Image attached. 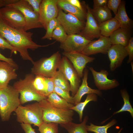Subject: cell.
I'll return each instance as SVG.
<instances>
[{"label": "cell", "instance_id": "6da1fadb", "mask_svg": "<svg viewBox=\"0 0 133 133\" xmlns=\"http://www.w3.org/2000/svg\"><path fill=\"white\" fill-rule=\"evenodd\" d=\"M0 34L17 49L23 59L29 60L33 64L34 62L30 56L28 49L34 50L39 48L51 45L50 43L41 45L36 44L32 40L33 33L11 27L4 20L0 12Z\"/></svg>", "mask_w": 133, "mask_h": 133}, {"label": "cell", "instance_id": "7a4b0ae2", "mask_svg": "<svg viewBox=\"0 0 133 133\" xmlns=\"http://www.w3.org/2000/svg\"><path fill=\"white\" fill-rule=\"evenodd\" d=\"M19 95L13 86L9 85L0 90V116L2 121L8 120L12 113L21 105Z\"/></svg>", "mask_w": 133, "mask_h": 133}, {"label": "cell", "instance_id": "3957f363", "mask_svg": "<svg viewBox=\"0 0 133 133\" xmlns=\"http://www.w3.org/2000/svg\"><path fill=\"white\" fill-rule=\"evenodd\" d=\"M17 121L39 127L43 123V110L39 102L24 106L20 105L15 112Z\"/></svg>", "mask_w": 133, "mask_h": 133}, {"label": "cell", "instance_id": "277c9868", "mask_svg": "<svg viewBox=\"0 0 133 133\" xmlns=\"http://www.w3.org/2000/svg\"><path fill=\"white\" fill-rule=\"evenodd\" d=\"M43 110V122L63 124L73 120L74 111L72 110H64L52 105L47 99L39 102Z\"/></svg>", "mask_w": 133, "mask_h": 133}, {"label": "cell", "instance_id": "5b68a950", "mask_svg": "<svg viewBox=\"0 0 133 133\" xmlns=\"http://www.w3.org/2000/svg\"><path fill=\"white\" fill-rule=\"evenodd\" d=\"M34 75L32 73L27 74L24 78L20 79L14 84L13 87L20 95V104L29 101H36L39 102L47 98L38 93L33 85Z\"/></svg>", "mask_w": 133, "mask_h": 133}, {"label": "cell", "instance_id": "8992f818", "mask_svg": "<svg viewBox=\"0 0 133 133\" xmlns=\"http://www.w3.org/2000/svg\"><path fill=\"white\" fill-rule=\"evenodd\" d=\"M59 51L49 57H45L34 62L31 73L48 78H52L58 69L61 59Z\"/></svg>", "mask_w": 133, "mask_h": 133}, {"label": "cell", "instance_id": "52a82bcc", "mask_svg": "<svg viewBox=\"0 0 133 133\" xmlns=\"http://www.w3.org/2000/svg\"><path fill=\"white\" fill-rule=\"evenodd\" d=\"M19 10L24 16L25 21L24 31L36 28H43L39 18V13L34 11L26 0H18L17 2L7 5Z\"/></svg>", "mask_w": 133, "mask_h": 133}, {"label": "cell", "instance_id": "ba28073f", "mask_svg": "<svg viewBox=\"0 0 133 133\" xmlns=\"http://www.w3.org/2000/svg\"><path fill=\"white\" fill-rule=\"evenodd\" d=\"M56 18L68 35L78 34L85 24L74 15L66 14L60 9Z\"/></svg>", "mask_w": 133, "mask_h": 133}, {"label": "cell", "instance_id": "9c48e42d", "mask_svg": "<svg viewBox=\"0 0 133 133\" xmlns=\"http://www.w3.org/2000/svg\"><path fill=\"white\" fill-rule=\"evenodd\" d=\"M1 16L4 21L11 27L24 30L25 21L22 12L13 7L6 6L0 9Z\"/></svg>", "mask_w": 133, "mask_h": 133}, {"label": "cell", "instance_id": "30bf717a", "mask_svg": "<svg viewBox=\"0 0 133 133\" xmlns=\"http://www.w3.org/2000/svg\"><path fill=\"white\" fill-rule=\"evenodd\" d=\"M58 69L61 70L70 82L72 97L76 94L80 85V78L71 62L65 56L61 58Z\"/></svg>", "mask_w": 133, "mask_h": 133}, {"label": "cell", "instance_id": "8fae6325", "mask_svg": "<svg viewBox=\"0 0 133 133\" xmlns=\"http://www.w3.org/2000/svg\"><path fill=\"white\" fill-rule=\"evenodd\" d=\"M58 0H42L40 6L39 13L40 21L46 30L49 22L57 18L58 10Z\"/></svg>", "mask_w": 133, "mask_h": 133}, {"label": "cell", "instance_id": "7c38bea8", "mask_svg": "<svg viewBox=\"0 0 133 133\" xmlns=\"http://www.w3.org/2000/svg\"><path fill=\"white\" fill-rule=\"evenodd\" d=\"M86 22L83 29L78 34L87 40L92 41L95 38H99L101 35L98 24L93 16L91 8L86 6Z\"/></svg>", "mask_w": 133, "mask_h": 133}, {"label": "cell", "instance_id": "4fadbf2b", "mask_svg": "<svg viewBox=\"0 0 133 133\" xmlns=\"http://www.w3.org/2000/svg\"><path fill=\"white\" fill-rule=\"evenodd\" d=\"M91 41L78 34H71L68 35L59 47L66 52H81Z\"/></svg>", "mask_w": 133, "mask_h": 133}, {"label": "cell", "instance_id": "5bb4252c", "mask_svg": "<svg viewBox=\"0 0 133 133\" xmlns=\"http://www.w3.org/2000/svg\"><path fill=\"white\" fill-rule=\"evenodd\" d=\"M94 80V82L98 89L101 91L107 90L118 86L119 83L116 79H109L107 78L109 72L107 70L102 69L98 72L93 67L89 68Z\"/></svg>", "mask_w": 133, "mask_h": 133}, {"label": "cell", "instance_id": "9a60e30c", "mask_svg": "<svg viewBox=\"0 0 133 133\" xmlns=\"http://www.w3.org/2000/svg\"><path fill=\"white\" fill-rule=\"evenodd\" d=\"M62 54L72 64L80 78L83 76V71L86 64L93 62L95 59V58L89 57L81 52H64Z\"/></svg>", "mask_w": 133, "mask_h": 133}, {"label": "cell", "instance_id": "2e32d148", "mask_svg": "<svg viewBox=\"0 0 133 133\" xmlns=\"http://www.w3.org/2000/svg\"><path fill=\"white\" fill-rule=\"evenodd\" d=\"M111 45L109 37L101 35L98 40L88 44L81 52L88 56L99 53L106 54Z\"/></svg>", "mask_w": 133, "mask_h": 133}, {"label": "cell", "instance_id": "e0dca14e", "mask_svg": "<svg viewBox=\"0 0 133 133\" xmlns=\"http://www.w3.org/2000/svg\"><path fill=\"white\" fill-rule=\"evenodd\" d=\"M107 53L110 61V70L112 71L120 66L124 59L128 55L125 47L119 45H112Z\"/></svg>", "mask_w": 133, "mask_h": 133}, {"label": "cell", "instance_id": "ac0fdd59", "mask_svg": "<svg viewBox=\"0 0 133 133\" xmlns=\"http://www.w3.org/2000/svg\"><path fill=\"white\" fill-rule=\"evenodd\" d=\"M17 69L8 62L0 60V90L6 87L10 81L17 78Z\"/></svg>", "mask_w": 133, "mask_h": 133}, {"label": "cell", "instance_id": "d6986e66", "mask_svg": "<svg viewBox=\"0 0 133 133\" xmlns=\"http://www.w3.org/2000/svg\"><path fill=\"white\" fill-rule=\"evenodd\" d=\"M83 77L82 82L76 94L73 97L74 105L81 102L82 97L86 94L94 93L100 97H101L102 93L101 91L98 89H92L88 85L87 80L89 70L85 68L83 71Z\"/></svg>", "mask_w": 133, "mask_h": 133}, {"label": "cell", "instance_id": "ffe728a7", "mask_svg": "<svg viewBox=\"0 0 133 133\" xmlns=\"http://www.w3.org/2000/svg\"><path fill=\"white\" fill-rule=\"evenodd\" d=\"M131 30L119 28L115 31L109 37L112 44L119 45L125 47L131 37Z\"/></svg>", "mask_w": 133, "mask_h": 133}, {"label": "cell", "instance_id": "44dd1931", "mask_svg": "<svg viewBox=\"0 0 133 133\" xmlns=\"http://www.w3.org/2000/svg\"><path fill=\"white\" fill-rule=\"evenodd\" d=\"M118 22L119 28L131 30L133 27V21L128 17L125 8L124 1H121L117 13L114 17Z\"/></svg>", "mask_w": 133, "mask_h": 133}, {"label": "cell", "instance_id": "7402d4cb", "mask_svg": "<svg viewBox=\"0 0 133 133\" xmlns=\"http://www.w3.org/2000/svg\"><path fill=\"white\" fill-rule=\"evenodd\" d=\"M58 7L68 13L72 14L84 22L86 19V14L84 11L79 9L68 2L66 0H58Z\"/></svg>", "mask_w": 133, "mask_h": 133}, {"label": "cell", "instance_id": "603a6c76", "mask_svg": "<svg viewBox=\"0 0 133 133\" xmlns=\"http://www.w3.org/2000/svg\"><path fill=\"white\" fill-rule=\"evenodd\" d=\"M101 35L109 37L116 30L119 28L118 21L114 17L99 24Z\"/></svg>", "mask_w": 133, "mask_h": 133}, {"label": "cell", "instance_id": "cb8c5ba5", "mask_svg": "<svg viewBox=\"0 0 133 133\" xmlns=\"http://www.w3.org/2000/svg\"><path fill=\"white\" fill-rule=\"evenodd\" d=\"M47 99L52 105L62 110H70L74 106L60 97L54 91L50 94Z\"/></svg>", "mask_w": 133, "mask_h": 133}, {"label": "cell", "instance_id": "d4e9b609", "mask_svg": "<svg viewBox=\"0 0 133 133\" xmlns=\"http://www.w3.org/2000/svg\"><path fill=\"white\" fill-rule=\"evenodd\" d=\"M88 119V116H86L80 123L76 124L71 121L60 125L65 128L68 133H88L86 129V123Z\"/></svg>", "mask_w": 133, "mask_h": 133}, {"label": "cell", "instance_id": "484cf974", "mask_svg": "<svg viewBox=\"0 0 133 133\" xmlns=\"http://www.w3.org/2000/svg\"><path fill=\"white\" fill-rule=\"evenodd\" d=\"M91 10L98 25L112 18L111 10L107 6L91 9Z\"/></svg>", "mask_w": 133, "mask_h": 133}, {"label": "cell", "instance_id": "4316f807", "mask_svg": "<svg viewBox=\"0 0 133 133\" xmlns=\"http://www.w3.org/2000/svg\"><path fill=\"white\" fill-rule=\"evenodd\" d=\"M52 78L55 86L69 92L70 83L61 70H57Z\"/></svg>", "mask_w": 133, "mask_h": 133}, {"label": "cell", "instance_id": "83f0119b", "mask_svg": "<svg viewBox=\"0 0 133 133\" xmlns=\"http://www.w3.org/2000/svg\"><path fill=\"white\" fill-rule=\"evenodd\" d=\"M98 100L97 95L94 93L87 94L86 99L83 102H80L74 105L71 110L76 112L79 114L80 122L82 121L83 110L87 104L90 101H96Z\"/></svg>", "mask_w": 133, "mask_h": 133}, {"label": "cell", "instance_id": "f1b7e54d", "mask_svg": "<svg viewBox=\"0 0 133 133\" xmlns=\"http://www.w3.org/2000/svg\"><path fill=\"white\" fill-rule=\"evenodd\" d=\"M33 85L38 93L47 98L45 77L40 75H36L33 81Z\"/></svg>", "mask_w": 133, "mask_h": 133}, {"label": "cell", "instance_id": "f546056e", "mask_svg": "<svg viewBox=\"0 0 133 133\" xmlns=\"http://www.w3.org/2000/svg\"><path fill=\"white\" fill-rule=\"evenodd\" d=\"M120 93L123 99L124 103L121 109L118 111L114 112L112 116L117 113L127 111L130 113L133 118V108L130 101V96L125 88L121 90Z\"/></svg>", "mask_w": 133, "mask_h": 133}, {"label": "cell", "instance_id": "4dcf8cb0", "mask_svg": "<svg viewBox=\"0 0 133 133\" xmlns=\"http://www.w3.org/2000/svg\"><path fill=\"white\" fill-rule=\"evenodd\" d=\"M116 120L114 119L105 125L98 126L90 123L89 125H86V129L87 131L95 133H107L108 129L110 127L116 124Z\"/></svg>", "mask_w": 133, "mask_h": 133}, {"label": "cell", "instance_id": "1f68e13d", "mask_svg": "<svg viewBox=\"0 0 133 133\" xmlns=\"http://www.w3.org/2000/svg\"><path fill=\"white\" fill-rule=\"evenodd\" d=\"M68 36L63 27L59 24L54 30L52 39L62 43L65 40Z\"/></svg>", "mask_w": 133, "mask_h": 133}, {"label": "cell", "instance_id": "d6a6232c", "mask_svg": "<svg viewBox=\"0 0 133 133\" xmlns=\"http://www.w3.org/2000/svg\"><path fill=\"white\" fill-rule=\"evenodd\" d=\"M58 125L55 123L43 122L38 130L40 133H58Z\"/></svg>", "mask_w": 133, "mask_h": 133}, {"label": "cell", "instance_id": "836d02e7", "mask_svg": "<svg viewBox=\"0 0 133 133\" xmlns=\"http://www.w3.org/2000/svg\"><path fill=\"white\" fill-rule=\"evenodd\" d=\"M60 24L57 19L55 18L51 20L48 23L46 29V32L45 35L41 38L42 39L51 40L53 32L56 27Z\"/></svg>", "mask_w": 133, "mask_h": 133}, {"label": "cell", "instance_id": "e575fe53", "mask_svg": "<svg viewBox=\"0 0 133 133\" xmlns=\"http://www.w3.org/2000/svg\"><path fill=\"white\" fill-rule=\"evenodd\" d=\"M54 91L68 102L74 105L73 97L70 95L69 92L55 86L54 88Z\"/></svg>", "mask_w": 133, "mask_h": 133}, {"label": "cell", "instance_id": "d590c367", "mask_svg": "<svg viewBox=\"0 0 133 133\" xmlns=\"http://www.w3.org/2000/svg\"><path fill=\"white\" fill-rule=\"evenodd\" d=\"M0 48L4 50L7 49L11 50V54L14 53L16 54L17 52V50L10 43L0 34Z\"/></svg>", "mask_w": 133, "mask_h": 133}, {"label": "cell", "instance_id": "8d00e7d4", "mask_svg": "<svg viewBox=\"0 0 133 133\" xmlns=\"http://www.w3.org/2000/svg\"><path fill=\"white\" fill-rule=\"evenodd\" d=\"M121 1V0H108L107 7L110 10H112L116 15Z\"/></svg>", "mask_w": 133, "mask_h": 133}, {"label": "cell", "instance_id": "74e56055", "mask_svg": "<svg viewBox=\"0 0 133 133\" xmlns=\"http://www.w3.org/2000/svg\"><path fill=\"white\" fill-rule=\"evenodd\" d=\"M129 56V59L127 63H130L133 60V37H131L130 39L127 46L125 47Z\"/></svg>", "mask_w": 133, "mask_h": 133}, {"label": "cell", "instance_id": "f35d334b", "mask_svg": "<svg viewBox=\"0 0 133 133\" xmlns=\"http://www.w3.org/2000/svg\"><path fill=\"white\" fill-rule=\"evenodd\" d=\"M47 85L46 96L47 98L51 93L54 91L55 86L52 78L46 77Z\"/></svg>", "mask_w": 133, "mask_h": 133}, {"label": "cell", "instance_id": "ab89813d", "mask_svg": "<svg viewBox=\"0 0 133 133\" xmlns=\"http://www.w3.org/2000/svg\"><path fill=\"white\" fill-rule=\"evenodd\" d=\"M31 6L35 12L39 13L40 6L42 0H26Z\"/></svg>", "mask_w": 133, "mask_h": 133}, {"label": "cell", "instance_id": "60d3db41", "mask_svg": "<svg viewBox=\"0 0 133 133\" xmlns=\"http://www.w3.org/2000/svg\"><path fill=\"white\" fill-rule=\"evenodd\" d=\"M108 0H94L93 9L107 6Z\"/></svg>", "mask_w": 133, "mask_h": 133}, {"label": "cell", "instance_id": "b9f144b4", "mask_svg": "<svg viewBox=\"0 0 133 133\" xmlns=\"http://www.w3.org/2000/svg\"><path fill=\"white\" fill-rule=\"evenodd\" d=\"M21 125L25 133H36L35 129L32 128L31 125L22 123Z\"/></svg>", "mask_w": 133, "mask_h": 133}, {"label": "cell", "instance_id": "7bdbcfd3", "mask_svg": "<svg viewBox=\"0 0 133 133\" xmlns=\"http://www.w3.org/2000/svg\"><path fill=\"white\" fill-rule=\"evenodd\" d=\"M0 60L8 62L15 67L17 69L18 66L16 63L11 58L6 57L0 53Z\"/></svg>", "mask_w": 133, "mask_h": 133}, {"label": "cell", "instance_id": "ee69618b", "mask_svg": "<svg viewBox=\"0 0 133 133\" xmlns=\"http://www.w3.org/2000/svg\"><path fill=\"white\" fill-rule=\"evenodd\" d=\"M71 4L81 10L83 11V8L80 1L79 0H66Z\"/></svg>", "mask_w": 133, "mask_h": 133}, {"label": "cell", "instance_id": "f6af8a7d", "mask_svg": "<svg viewBox=\"0 0 133 133\" xmlns=\"http://www.w3.org/2000/svg\"><path fill=\"white\" fill-rule=\"evenodd\" d=\"M18 0H0V9L7 5L15 3Z\"/></svg>", "mask_w": 133, "mask_h": 133}, {"label": "cell", "instance_id": "bcb514c9", "mask_svg": "<svg viewBox=\"0 0 133 133\" xmlns=\"http://www.w3.org/2000/svg\"><path fill=\"white\" fill-rule=\"evenodd\" d=\"M131 67H132V72H133V62L132 61V62H131Z\"/></svg>", "mask_w": 133, "mask_h": 133}]
</instances>
